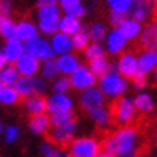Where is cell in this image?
Listing matches in <instances>:
<instances>
[{"label": "cell", "mask_w": 157, "mask_h": 157, "mask_svg": "<svg viewBox=\"0 0 157 157\" xmlns=\"http://www.w3.org/2000/svg\"><path fill=\"white\" fill-rule=\"evenodd\" d=\"M136 141V130L132 127H124L114 135L108 136L103 143L104 152L112 155H127L135 149Z\"/></svg>", "instance_id": "obj_1"}, {"label": "cell", "mask_w": 157, "mask_h": 157, "mask_svg": "<svg viewBox=\"0 0 157 157\" xmlns=\"http://www.w3.org/2000/svg\"><path fill=\"white\" fill-rule=\"evenodd\" d=\"M111 116L120 125H127L136 117V106L135 101L128 98H119L112 103V109H111Z\"/></svg>", "instance_id": "obj_2"}, {"label": "cell", "mask_w": 157, "mask_h": 157, "mask_svg": "<svg viewBox=\"0 0 157 157\" xmlns=\"http://www.w3.org/2000/svg\"><path fill=\"white\" fill-rule=\"evenodd\" d=\"M99 90L108 96H120L127 90V82L124 77H120L117 72H109L104 75L99 82Z\"/></svg>", "instance_id": "obj_3"}, {"label": "cell", "mask_w": 157, "mask_h": 157, "mask_svg": "<svg viewBox=\"0 0 157 157\" xmlns=\"http://www.w3.org/2000/svg\"><path fill=\"white\" fill-rule=\"evenodd\" d=\"M40 29L45 34H53L59 27V11L56 6H44L39 11Z\"/></svg>", "instance_id": "obj_4"}, {"label": "cell", "mask_w": 157, "mask_h": 157, "mask_svg": "<svg viewBox=\"0 0 157 157\" xmlns=\"http://www.w3.org/2000/svg\"><path fill=\"white\" fill-rule=\"evenodd\" d=\"M99 144L91 138H80L71 144V155L72 157H98Z\"/></svg>", "instance_id": "obj_5"}, {"label": "cell", "mask_w": 157, "mask_h": 157, "mask_svg": "<svg viewBox=\"0 0 157 157\" xmlns=\"http://www.w3.org/2000/svg\"><path fill=\"white\" fill-rule=\"evenodd\" d=\"M74 130H75V122H71V124L63 125V127H55L53 130L48 133V140H50V143H53L55 146L64 147L66 144H69L71 140H72Z\"/></svg>", "instance_id": "obj_6"}, {"label": "cell", "mask_w": 157, "mask_h": 157, "mask_svg": "<svg viewBox=\"0 0 157 157\" xmlns=\"http://www.w3.org/2000/svg\"><path fill=\"white\" fill-rule=\"evenodd\" d=\"M26 53L34 56V58H37V59H47L48 61V59H52L55 52L44 39L37 37V39H34V40L26 44Z\"/></svg>", "instance_id": "obj_7"}, {"label": "cell", "mask_w": 157, "mask_h": 157, "mask_svg": "<svg viewBox=\"0 0 157 157\" xmlns=\"http://www.w3.org/2000/svg\"><path fill=\"white\" fill-rule=\"evenodd\" d=\"M136 48L143 50V52H146V50L157 52V18L143 31L141 37L136 44Z\"/></svg>", "instance_id": "obj_8"}, {"label": "cell", "mask_w": 157, "mask_h": 157, "mask_svg": "<svg viewBox=\"0 0 157 157\" xmlns=\"http://www.w3.org/2000/svg\"><path fill=\"white\" fill-rule=\"evenodd\" d=\"M95 77L96 75L91 72L88 67L80 66L72 74V77H71V83H72V87L77 88V90H88L95 85Z\"/></svg>", "instance_id": "obj_9"}, {"label": "cell", "mask_w": 157, "mask_h": 157, "mask_svg": "<svg viewBox=\"0 0 157 157\" xmlns=\"http://www.w3.org/2000/svg\"><path fill=\"white\" fill-rule=\"evenodd\" d=\"M117 67H119V72L122 77L125 78H136L138 72H140V66H138V59L135 58V55L133 53H125L122 58H120L119 64H117Z\"/></svg>", "instance_id": "obj_10"}, {"label": "cell", "mask_w": 157, "mask_h": 157, "mask_svg": "<svg viewBox=\"0 0 157 157\" xmlns=\"http://www.w3.org/2000/svg\"><path fill=\"white\" fill-rule=\"evenodd\" d=\"M80 104L83 106V109L87 111H95L103 106V91L98 88H88L82 93Z\"/></svg>", "instance_id": "obj_11"}, {"label": "cell", "mask_w": 157, "mask_h": 157, "mask_svg": "<svg viewBox=\"0 0 157 157\" xmlns=\"http://www.w3.org/2000/svg\"><path fill=\"white\" fill-rule=\"evenodd\" d=\"M24 52H26V45H23V42H21L18 37L10 39L8 42H6V47L3 50L6 59L8 61H16V63L24 56Z\"/></svg>", "instance_id": "obj_12"}, {"label": "cell", "mask_w": 157, "mask_h": 157, "mask_svg": "<svg viewBox=\"0 0 157 157\" xmlns=\"http://www.w3.org/2000/svg\"><path fill=\"white\" fill-rule=\"evenodd\" d=\"M138 66H140V72L136 77H146L149 71L157 66V52H151V50L143 52L138 58Z\"/></svg>", "instance_id": "obj_13"}, {"label": "cell", "mask_w": 157, "mask_h": 157, "mask_svg": "<svg viewBox=\"0 0 157 157\" xmlns=\"http://www.w3.org/2000/svg\"><path fill=\"white\" fill-rule=\"evenodd\" d=\"M16 69L19 71L21 75L31 77V75H34L35 72H37V69H39V59L26 53L23 58L16 63Z\"/></svg>", "instance_id": "obj_14"}, {"label": "cell", "mask_w": 157, "mask_h": 157, "mask_svg": "<svg viewBox=\"0 0 157 157\" xmlns=\"http://www.w3.org/2000/svg\"><path fill=\"white\" fill-rule=\"evenodd\" d=\"M72 108V101L64 95V93H56L48 99V111L53 112H66Z\"/></svg>", "instance_id": "obj_15"}, {"label": "cell", "mask_w": 157, "mask_h": 157, "mask_svg": "<svg viewBox=\"0 0 157 157\" xmlns=\"http://www.w3.org/2000/svg\"><path fill=\"white\" fill-rule=\"evenodd\" d=\"M72 39H69L67 34H55L53 39H52V48L55 53H59V55H67V52L72 48Z\"/></svg>", "instance_id": "obj_16"}, {"label": "cell", "mask_w": 157, "mask_h": 157, "mask_svg": "<svg viewBox=\"0 0 157 157\" xmlns=\"http://www.w3.org/2000/svg\"><path fill=\"white\" fill-rule=\"evenodd\" d=\"M16 37L21 42H31L34 39H37V29L32 23H27V21H23L16 26Z\"/></svg>", "instance_id": "obj_17"}, {"label": "cell", "mask_w": 157, "mask_h": 157, "mask_svg": "<svg viewBox=\"0 0 157 157\" xmlns=\"http://www.w3.org/2000/svg\"><path fill=\"white\" fill-rule=\"evenodd\" d=\"M125 35L120 32V29H116V31H112L109 34V37H108V50L112 53V55H116L119 52H122L124 47H125Z\"/></svg>", "instance_id": "obj_18"}, {"label": "cell", "mask_w": 157, "mask_h": 157, "mask_svg": "<svg viewBox=\"0 0 157 157\" xmlns=\"http://www.w3.org/2000/svg\"><path fill=\"white\" fill-rule=\"evenodd\" d=\"M15 88L18 91L19 96L24 98H31V95L37 93V88H35V78H29V77H23L16 82Z\"/></svg>", "instance_id": "obj_19"}, {"label": "cell", "mask_w": 157, "mask_h": 157, "mask_svg": "<svg viewBox=\"0 0 157 157\" xmlns=\"http://www.w3.org/2000/svg\"><path fill=\"white\" fill-rule=\"evenodd\" d=\"M26 108L29 112H32L34 116L35 114H44L48 109V101L44 96L35 95V96H31V98L26 99Z\"/></svg>", "instance_id": "obj_20"}, {"label": "cell", "mask_w": 157, "mask_h": 157, "mask_svg": "<svg viewBox=\"0 0 157 157\" xmlns=\"http://www.w3.org/2000/svg\"><path fill=\"white\" fill-rule=\"evenodd\" d=\"M50 124L52 122H50L48 116H45V114H35V116H32L31 122H29V128L35 135H40V133H47Z\"/></svg>", "instance_id": "obj_21"}, {"label": "cell", "mask_w": 157, "mask_h": 157, "mask_svg": "<svg viewBox=\"0 0 157 157\" xmlns=\"http://www.w3.org/2000/svg\"><path fill=\"white\" fill-rule=\"evenodd\" d=\"M58 63V67L61 72L64 74H74L75 71L78 69V63H77V58L72 55H63L59 56V59L56 61Z\"/></svg>", "instance_id": "obj_22"}, {"label": "cell", "mask_w": 157, "mask_h": 157, "mask_svg": "<svg viewBox=\"0 0 157 157\" xmlns=\"http://www.w3.org/2000/svg\"><path fill=\"white\" fill-rule=\"evenodd\" d=\"M59 29H61L63 34H67V35L74 34V35H75L77 32H80V23H78L77 18L66 15V16L59 21Z\"/></svg>", "instance_id": "obj_23"}, {"label": "cell", "mask_w": 157, "mask_h": 157, "mask_svg": "<svg viewBox=\"0 0 157 157\" xmlns=\"http://www.w3.org/2000/svg\"><path fill=\"white\" fill-rule=\"evenodd\" d=\"M19 71L15 66H5L2 67V74H0V80H2V87H11V85H16Z\"/></svg>", "instance_id": "obj_24"}, {"label": "cell", "mask_w": 157, "mask_h": 157, "mask_svg": "<svg viewBox=\"0 0 157 157\" xmlns=\"http://www.w3.org/2000/svg\"><path fill=\"white\" fill-rule=\"evenodd\" d=\"M90 71L93 72L96 77H104L109 74V64L104 58H98V59H93L90 61Z\"/></svg>", "instance_id": "obj_25"}, {"label": "cell", "mask_w": 157, "mask_h": 157, "mask_svg": "<svg viewBox=\"0 0 157 157\" xmlns=\"http://www.w3.org/2000/svg\"><path fill=\"white\" fill-rule=\"evenodd\" d=\"M119 29L125 35V39H135V37H138V34H140V23L135 19H128L119 27Z\"/></svg>", "instance_id": "obj_26"}, {"label": "cell", "mask_w": 157, "mask_h": 157, "mask_svg": "<svg viewBox=\"0 0 157 157\" xmlns=\"http://www.w3.org/2000/svg\"><path fill=\"white\" fill-rule=\"evenodd\" d=\"M50 122H52L53 127H63V125H67L71 122H74V116L71 111L66 112H53L52 117H50Z\"/></svg>", "instance_id": "obj_27"}, {"label": "cell", "mask_w": 157, "mask_h": 157, "mask_svg": "<svg viewBox=\"0 0 157 157\" xmlns=\"http://www.w3.org/2000/svg\"><path fill=\"white\" fill-rule=\"evenodd\" d=\"M0 101L3 104H16L19 101V95H18L16 88L2 87L0 88Z\"/></svg>", "instance_id": "obj_28"}, {"label": "cell", "mask_w": 157, "mask_h": 157, "mask_svg": "<svg viewBox=\"0 0 157 157\" xmlns=\"http://www.w3.org/2000/svg\"><path fill=\"white\" fill-rule=\"evenodd\" d=\"M0 31H2V35L6 40L16 37V24L13 23L10 18H2L0 19Z\"/></svg>", "instance_id": "obj_29"}, {"label": "cell", "mask_w": 157, "mask_h": 157, "mask_svg": "<svg viewBox=\"0 0 157 157\" xmlns=\"http://www.w3.org/2000/svg\"><path fill=\"white\" fill-rule=\"evenodd\" d=\"M135 106H136V109H140L143 112H149V111H152L154 103H152V99H151L149 95L141 93V95H138L136 98H135Z\"/></svg>", "instance_id": "obj_30"}, {"label": "cell", "mask_w": 157, "mask_h": 157, "mask_svg": "<svg viewBox=\"0 0 157 157\" xmlns=\"http://www.w3.org/2000/svg\"><path fill=\"white\" fill-rule=\"evenodd\" d=\"M90 114H91V119H93L98 125H103V127L108 125L109 120H111V112L106 111L104 108H98L95 111H91Z\"/></svg>", "instance_id": "obj_31"}, {"label": "cell", "mask_w": 157, "mask_h": 157, "mask_svg": "<svg viewBox=\"0 0 157 157\" xmlns=\"http://www.w3.org/2000/svg\"><path fill=\"white\" fill-rule=\"evenodd\" d=\"M42 71H44V77H45V78H55L56 75H58V72H59L58 63L48 59V61L44 64V69H42Z\"/></svg>", "instance_id": "obj_32"}, {"label": "cell", "mask_w": 157, "mask_h": 157, "mask_svg": "<svg viewBox=\"0 0 157 157\" xmlns=\"http://www.w3.org/2000/svg\"><path fill=\"white\" fill-rule=\"evenodd\" d=\"M88 37H90V34H87L83 29H82L80 32H77V34L74 35V37H72V45H74V48H77V50L87 48Z\"/></svg>", "instance_id": "obj_33"}, {"label": "cell", "mask_w": 157, "mask_h": 157, "mask_svg": "<svg viewBox=\"0 0 157 157\" xmlns=\"http://www.w3.org/2000/svg\"><path fill=\"white\" fill-rule=\"evenodd\" d=\"M109 6L112 11H119V13H127V10L130 8L132 0H108Z\"/></svg>", "instance_id": "obj_34"}, {"label": "cell", "mask_w": 157, "mask_h": 157, "mask_svg": "<svg viewBox=\"0 0 157 157\" xmlns=\"http://www.w3.org/2000/svg\"><path fill=\"white\" fill-rule=\"evenodd\" d=\"M104 35H106V29H104V26L103 24H93L90 27V37L95 40V44H98V42H101L104 39Z\"/></svg>", "instance_id": "obj_35"}, {"label": "cell", "mask_w": 157, "mask_h": 157, "mask_svg": "<svg viewBox=\"0 0 157 157\" xmlns=\"http://www.w3.org/2000/svg\"><path fill=\"white\" fill-rule=\"evenodd\" d=\"M85 55H87V58L90 61H93V59H98V58H103L104 52H103V48L99 47L98 44H93V45L85 48Z\"/></svg>", "instance_id": "obj_36"}, {"label": "cell", "mask_w": 157, "mask_h": 157, "mask_svg": "<svg viewBox=\"0 0 157 157\" xmlns=\"http://www.w3.org/2000/svg\"><path fill=\"white\" fill-rule=\"evenodd\" d=\"M151 11L147 8L146 5H140V3H136V8L133 10V18H135V21H138V23H141V21H144L146 18H147V13Z\"/></svg>", "instance_id": "obj_37"}, {"label": "cell", "mask_w": 157, "mask_h": 157, "mask_svg": "<svg viewBox=\"0 0 157 157\" xmlns=\"http://www.w3.org/2000/svg\"><path fill=\"white\" fill-rule=\"evenodd\" d=\"M71 85H72V83H71L69 78H59V80H56V82H55L53 88H55L56 93H66V91L69 90Z\"/></svg>", "instance_id": "obj_38"}, {"label": "cell", "mask_w": 157, "mask_h": 157, "mask_svg": "<svg viewBox=\"0 0 157 157\" xmlns=\"http://www.w3.org/2000/svg\"><path fill=\"white\" fill-rule=\"evenodd\" d=\"M125 21H128L127 19V13H119V11H112L111 13V23L114 24V26H117V27H120Z\"/></svg>", "instance_id": "obj_39"}, {"label": "cell", "mask_w": 157, "mask_h": 157, "mask_svg": "<svg viewBox=\"0 0 157 157\" xmlns=\"http://www.w3.org/2000/svg\"><path fill=\"white\" fill-rule=\"evenodd\" d=\"M83 13H85V10H83V6H82L80 3L75 5V6H72V8H67V10H66V15L74 16V18H80Z\"/></svg>", "instance_id": "obj_40"}, {"label": "cell", "mask_w": 157, "mask_h": 157, "mask_svg": "<svg viewBox=\"0 0 157 157\" xmlns=\"http://www.w3.org/2000/svg\"><path fill=\"white\" fill-rule=\"evenodd\" d=\"M16 138H18V128H15V127H8V128H6L5 140L8 143H11V141H15Z\"/></svg>", "instance_id": "obj_41"}, {"label": "cell", "mask_w": 157, "mask_h": 157, "mask_svg": "<svg viewBox=\"0 0 157 157\" xmlns=\"http://www.w3.org/2000/svg\"><path fill=\"white\" fill-rule=\"evenodd\" d=\"M61 5H63V8L64 10H67V8H72V6L78 5V0H59Z\"/></svg>", "instance_id": "obj_42"}, {"label": "cell", "mask_w": 157, "mask_h": 157, "mask_svg": "<svg viewBox=\"0 0 157 157\" xmlns=\"http://www.w3.org/2000/svg\"><path fill=\"white\" fill-rule=\"evenodd\" d=\"M56 2L58 0H39V5H40V8H44V6H55Z\"/></svg>", "instance_id": "obj_43"}, {"label": "cell", "mask_w": 157, "mask_h": 157, "mask_svg": "<svg viewBox=\"0 0 157 157\" xmlns=\"http://www.w3.org/2000/svg\"><path fill=\"white\" fill-rule=\"evenodd\" d=\"M6 61H8V59H6L5 53H2V55H0V64H2V67H5V63H6Z\"/></svg>", "instance_id": "obj_44"}, {"label": "cell", "mask_w": 157, "mask_h": 157, "mask_svg": "<svg viewBox=\"0 0 157 157\" xmlns=\"http://www.w3.org/2000/svg\"><path fill=\"white\" fill-rule=\"evenodd\" d=\"M50 157H67V155L64 154V152H55L53 155H50Z\"/></svg>", "instance_id": "obj_45"}, {"label": "cell", "mask_w": 157, "mask_h": 157, "mask_svg": "<svg viewBox=\"0 0 157 157\" xmlns=\"http://www.w3.org/2000/svg\"><path fill=\"white\" fill-rule=\"evenodd\" d=\"M98 157H116L112 154H108V152H103V154H98Z\"/></svg>", "instance_id": "obj_46"}, {"label": "cell", "mask_w": 157, "mask_h": 157, "mask_svg": "<svg viewBox=\"0 0 157 157\" xmlns=\"http://www.w3.org/2000/svg\"><path fill=\"white\" fill-rule=\"evenodd\" d=\"M155 78H157V69H155Z\"/></svg>", "instance_id": "obj_47"}, {"label": "cell", "mask_w": 157, "mask_h": 157, "mask_svg": "<svg viewBox=\"0 0 157 157\" xmlns=\"http://www.w3.org/2000/svg\"><path fill=\"white\" fill-rule=\"evenodd\" d=\"M127 157H132V155H127Z\"/></svg>", "instance_id": "obj_48"}]
</instances>
